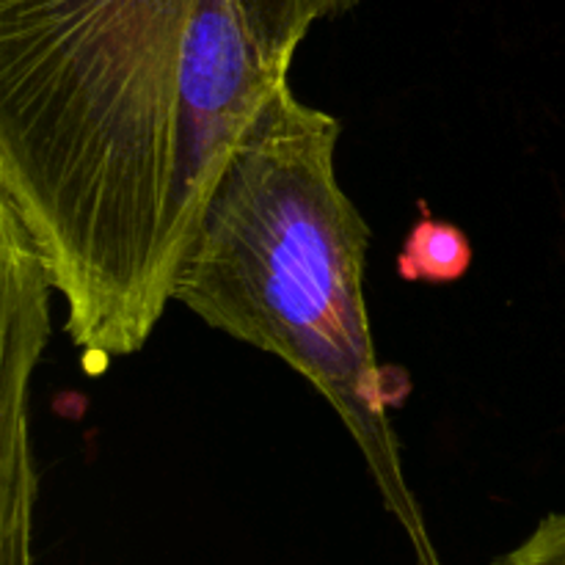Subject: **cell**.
Wrapping results in <instances>:
<instances>
[{"instance_id":"cell-2","label":"cell","mask_w":565,"mask_h":565,"mask_svg":"<svg viewBox=\"0 0 565 565\" xmlns=\"http://www.w3.org/2000/svg\"><path fill=\"white\" fill-rule=\"evenodd\" d=\"M340 130L290 81L274 88L215 185L171 301L312 384L403 511L390 414L412 381L375 356L364 307L370 226L337 180Z\"/></svg>"},{"instance_id":"cell-5","label":"cell","mask_w":565,"mask_h":565,"mask_svg":"<svg viewBox=\"0 0 565 565\" xmlns=\"http://www.w3.org/2000/svg\"><path fill=\"white\" fill-rule=\"evenodd\" d=\"M494 565H565V513L541 519L539 527Z\"/></svg>"},{"instance_id":"cell-3","label":"cell","mask_w":565,"mask_h":565,"mask_svg":"<svg viewBox=\"0 0 565 565\" xmlns=\"http://www.w3.org/2000/svg\"><path fill=\"white\" fill-rule=\"evenodd\" d=\"M419 218L408 230L397 254V276L419 285H452L472 268V243L456 224L436 218L428 204L419 202Z\"/></svg>"},{"instance_id":"cell-4","label":"cell","mask_w":565,"mask_h":565,"mask_svg":"<svg viewBox=\"0 0 565 565\" xmlns=\"http://www.w3.org/2000/svg\"><path fill=\"white\" fill-rule=\"evenodd\" d=\"M359 3L362 0H243L259 47L268 55L270 66L287 77L298 44L307 39L315 22L337 20Z\"/></svg>"},{"instance_id":"cell-1","label":"cell","mask_w":565,"mask_h":565,"mask_svg":"<svg viewBox=\"0 0 565 565\" xmlns=\"http://www.w3.org/2000/svg\"><path fill=\"white\" fill-rule=\"evenodd\" d=\"M281 81L243 0H0V204L86 367L154 334L215 185Z\"/></svg>"},{"instance_id":"cell-6","label":"cell","mask_w":565,"mask_h":565,"mask_svg":"<svg viewBox=\"0 0 565 565\" xmlns=\"http://www.w3.org/2000/svg\"><path fill=\"white\" fill-rule=\"evenodd\" d=\"M31 502H3V565H33L31 561Z\"/></svg>"}]
</instances>
